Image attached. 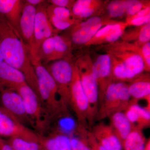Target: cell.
Returning <instances> with one entry per match:
<instances>
[{
    "mask_svg": "<svg viewBox=\"0 0 150 150\" xmlns=\"http://www.w3.org/2000/svg\"><path fill=\"white\" fill-rule=\"evenodd\" d=\"M128 26L125 22L121 21L105 25L84 46H101L116 42L121 38Z\"/></svg>",
    "mask_w": 150,
    "mask_h": 150,
    "instance_id": "obj_13",
    "label": "cell"
},
{
    "mask_svg": "<svg viewBox=\"0 0 150 150\" xmlns=\"http://www.w3.org/2000/svg\"><path fill=\"white\" fill-rule=\"evenodd\" d=\"M25 1L30 5L36 7L38 6L44 2L45 1L44 0H25Z\"/></svg>",
    "mask_w": 150,
    "mask_h": 150,
    "instance_id": "obj_38",
    "label": "cell"
},
{
    "mask_svg": "<svg viewBox=\"0 0 150 150\" xmlns=\"http://www.w3.org/2000/svg\"><path fill=\"white\" fill-rule=\"evenodd\" d=\"M150 14V6L147 7L145 8L142 9L139 11L136 14L131 16L126 17V18L128 19H135L139 18L142 17L146 16L147 15Z\"/></svg>",
    "mask_w": 150,
    "mask_h": 150,
    "instance_id": "obj_36",
    "label": "cell"
},
{
    "mask_svg": "<svg viewBox=\"0 0 150 150\" xmlns=\"http://www.w3.org/2000/svg\"><path fill=\"white\" fill-rule=\"evenodd\" d=\"M6 140L13 150H45L43 145L38 142L26 141L18 137H11Z\"/></svg>",
    "mask_w": 150,
    "mask_h": 150,
    "instance_id": "obj_28",
    "label": "cell"
},
{
    "mask_svg": "<svg viewBox=\"0 0 150 150\" xmlns=\"http://www.w3.org/2000/svg\"><path fill=\"white\" fill-rule=\"evenodd\" d=\"M145 150H150V139L147 142L146 145Z\"/></svg>",
    "mask_w": 150,
    "mask_h": 150,
    "instance_id": "obj_40",
    "label": "cell"
},
{
    "mask_svg": "<svg viewBox=\"0 0 150 150\" xmlns=\"http://www.w3.org/2000/svg\"><path fill=\"white\" fill-rule=\"evenodd\" d=\"M88 131L87 129L78 124L74 133L69 137L72 150H91L88 142Z\"/></svg>",
    "mask_w": 150,
    "mask_h": 150,
    "instance_id": "obj_26",
    "label": "cell"
},
{
    "mask_svg": "<svg viewBox=\"0 0 150 150\" xmlns=\"http://www.w3.org/2000/svg\"><path fill=\"white\" fill-rule=\"evenodd\" d=\"M121 41L134 43L141 46L150 42V23L126 31L121 38Z\"/></svg>",
    "mask_w": 150,
    "mask_h": 150,
    "instance_id": "obj_23",
    "label": "cell"
},
{
    "mask_svg": "<svg viewBox=\"0 0 150 150\" xmlns=\"http://www.w3.org/2000/svg\"><path fill=\"white\" fill-rule=\"evenodd\" d=\"M47 1L50 4L66 8L69 10L71 11L75 2L74 0H49Z\"/></svg>",
    "mask_w": 150,
    "mask_h": 150,
    "instance_id": "obj_34",
    "label": "cell"
},
{
    "mask_svg": "<svg viewBox=\"0 0 150 150\" xmlns=\"http://www.w3.org/2000/svg\"><path fill=\"white\" fill-rule=\"evenodd\" d=\"M24 1L0 0V14L4 17L17 35L22 38L20 30Z\"/></svg>",
    "mask_w": 150,
    "mask_h": 150,
    "instance_id": "obj_15",
    "label": "cell"
},
{
    "mask_svg": "<svg viewBox=\"0 0 150 150\" xmlns=\"http://www.w3.org/2000/svg\"><path fill=\"white\" fill-rule=\"evenodd\" d=\"M100 144L107 150H123L122 144L110 125L100 123L91 131Z\"/></svg>",
    "mask_w": 150,
    "mask_h": 150,
    "instance_id": "obj_16",
    "label": "cell"
},
{
    "mask_svg": "<svg viewBox=\"0 0 150 150\" xmlns=\"http://www.w3.org/2000/svg\"><path fill=\"white\" fill-rule=\"evenodd\" d=\"M130 0H114L106 6L110 18L122 17L126 15Z\"/></svg>",
    "mask_w": 150,
    "mask_h": 150,
    "instance_id": "obj_29",
    "label": "cell"
},
{
    "mask_svg": "<svg viewBox=\"0 0 150 150\" xmlns=\"http://www.w3.org/2000/svg\"><path fill=\"white\" fill-rule=\"evenodd\" d=\"M103 2L100 0L75 1L71 10L72 15L77 19L98 16L104 9Z\"/></svg>",
    "mask_w": 150,
    "mask_h": 150,
    "instance_id": "obj_18",
    "label": "cell"
},
{
    "mask_svg": "<svg viewBox=\"0 0 150 150\" xmlns=\"http://www.w3.org/2000/svg\"><path fill=\"white\" fill-rule=\"evenodd\" d=\"M47 1L36 7L34 24V45L31 55V60H37L39 49L43 42L56 33V30L51 25L47 15Z\"/></svg>",
    "mask_w": 150,
    "mask_h": 150,
    "instance_id": "obj_11",
    "label": "cell"
},
{
    "mask_svg": "<svg viewBox=\"0 0 150 150\" xmlns=\"http://www.w3.org/2000/svg\"><path fill=\"white\" fill-rule=\"evenodd\" d=\"M0 109L24 126L35 129L25 111L22 98L16 91L6 90L0 92Z\"/></svg>",
    "mask_w": 150,
    "mask_h": 150,
    "instance_id": "obj_10",
    "label": "cell"
},
{
    "mask_svg": "<svg viewBox=\"0 0 150 150\" xmlns=\"http://www.w3.org/2000/svg\"><path fill=\"white\" fill-rule=\"evenodd\" d=\"M55 45L54 61L71 58L72 44L69 38L56 34L54 36Z\"/></svg>",
    "mask_w": 150,
    "mask_h": 150,
    "instance_id": "obj_25",
    "label": "cell"
},
{
    "mask_svg": "<svg viewBox=\"0 0 150 150\" xmlns=\"http://www.w3.org/2000/svg\"><path fill=\"white\" fill-rule=\"evenodd\" d=\"M142 56L144 64L145 71H150V42L142 46Z\"/></svg>",
    "mask_w": 150,
    "mask_h": 150,
    "instance_id": "obj_32",
    "label": "cell"
},
{
    "mask_svg": "<svg viewBox=\"0 0 150 150\" xmlns=\"http://www.w3.org/2000/svg\"><path fill=\"white\" fill-rule=\"evenodd\" d=\"M150 6V1L130 0L129 7L126 10V17L134 16L142 9Z\"/></svg>",
    "mask_w": 150,
    "mask_h": 150,
    "instance_id": "obj_31",
    "label": "cell"
},
{
    "mask_svg": "<svg viewBox=\"0 0 150 150\" xmlns=\"http://www.w3.org/2000/svg\"><path fill=\"white\" fill-rule=\"evenodd\" d=\"M128 84L113 81L108 86L100 103L95 121H100L116 112H124L131 103Z\"/></svg>",
    "mask_w": 150,
    "mask_h": 150,
    "instance_id": "obj_4",
    "label": "cell"
},
{
    "mask_svg": "<svg viewBox=\"0 0 150 150\" xmlns=\"http://www.w3.org/2000/svg\"><path fill=\"white\" fill-rule=\"evenodd\" d=\"M142 129L135 125L122 144L123 150H145L147 141Z\"/></svg>",
    "mask_w": 150,
    "mask_h": 150,
    "instance_id": "obj_24",
    "label": "cell"
},
{
    "mask_svg": "<svg viewBox=\"0 0 150 150\" xmlns=\"http://www.w3.org/2000/svg\"><path fill=\"white\" fill-rule=\"evenodd\" d=\"M110 126L117 135L121 144L130 134L135 125L127 118L124 112H116L109 118Z\"/></svg>",
    "mask_w": 150,
    "mask_h": 150,
    "instance_id": "obj_22",
    "label": "cell"
},
{
    "mask_svg": "<svg viewBox=\"0 0 150 150\" xmlns=\"http://www.w3.org/2000/svg\"><path fill=\"white\" fill-rule=\"evenodd\" d=\"M4 62V61L2 52L1 48V44H0V65L2 64Z\"/></svg>",
    "mask_w": 150,
    "mask_h": 150,
    "instance_id": "obj_39",
    "label": "cell"
},
{
    "mask_svg": "<svg viewBox=\"0 0 150 150\" xmlns=\"http://www.w3.org/2000/svg\"><path fill=\"white\" fill-rule=\"evenodd\" d=\"M100 48L110 56L113 81L130 83L145 71L142 46L118 40Z\"/></svg>",
    "mask_w": 150,
    "mask_h": 150,
    "instance_id": "obj_2",
    "label": "cell"
},
{
    "mask_svg": "<svg viewBox=\"0 0 150 150\" xmlns=\"http://www.w3.org/2000/svg\"><path fill=\"white\" fill-rule=\"evenodd\" d=\"M91 150H92V149H91Z\"/></svg>",
    "mask_w": 150,
    "mask_h": 150,
    "instance_id": "obj_41",
    "label": "cell"
},
{
    "mask_svg": "<svg viewBox=\"0 0 150 150\" xmlns=\"http://www.w3.org/2000/svg\"><path fill=\"white\" fill-rule=\"evenodd\" d=\"M138 102L131 99V103L124 112L131 123L143 129L150 126V108L142 107Z\"/></svg>",
    "mask_w": 150,
    "mask_h": 150,
    "instance_id": "obj_20",
    "label": "cell"
},
{
    "mask_svg": "<svg viewBox=\"0 0 150 150\" xmlns=\"http://www.w3.org/2000/svg\"><path fill=\"white\" fill-rule=\"evenodd\" d=\"M47 15L62 20H69L74 18L69 10L66 8L52 5L48 4L47 8Z\"/></svg>",
    "mask_w": 150,
    "mask_h": 150,
    "instance_id": "obj_30",
    "label": "cell"
},
{
    "mask_svg": "<svg viewBox=\"0 0 150 150\" xmlns=\"http://www.w3.org/2000/svg\"><path fill=\"white\" fill-rule=\"evenodd\" d=\"M21 18L20 22V30L23 40L29 48L30 56L34 45V24L36 7L30 5L24 1Z\"/></svg>",
    "mask_w": 150,
    "mask_h": 150,
    "instance_id": "obj_14",
    "label": "cell"
},
{
    "mask_svg": "<svg viewBox=\"0 0 150 150\" xmlns=\"http://www.w3.org/2000/svg\"><path fill=\"white\" fill-rule=\"evenodd\" d=\"M92 71L98 86L99 105L107 87L113 81L109 55L105 54L98 56L93 62Z\"/></svg>",
    "mask_w": 150,
    "mask_h": 150,
    "instance_id": "obj_12",
    "label": "cell"
},
{
    "mask_svg": "<svg viewBox=\"0 0 150 150\" xmlns=\"http://www.w3.org/2000/svg\"><path fill=\"white\" fill-rule=\"evenodd\" d=\"M117 21L99 16L90 18L86 21L81 22L70 28V40L74 45H85L101 28Z\"/></svg>",
    "mask_w": 150,
    "mask_h": 150,
    "instance_id": "obj_9",
    "label": "cell"
},
{
    "mask_svg": "<svg viewBox=\"0 0 150 150\" xmlns=\"http://www.w3.org/2000/svg\"><path fill=\"white\" fill-rule=\"evenodd\" d=\"M74 64L71 58H66L44 65L55 81L60 103L67 109L69 106L70 85L72 79Z\"/></svg>",
    "mask_w": 150,
    "mask_h": 150,
    "instance_id": "obj_6",
    "label": "cell"
},
{
    "mask_svg": "<svg viewBox=\"0 0 150 150\" xmlns=\"http://www.w3.org/2000/svg\"><path fill=\"white\" fill-rule=\"evenodd\" d=\"M26 83L21 72L5 62L0 65V92L6 90L16 91L20 86Z\"/></svg>",
    "mask_w": 150,
    "mask_h": 150,
    "instance_id": "obj_17",
    "label": "cell"
},
{
    "mask_svg": "<svg viewBox=\"0 0 150 150\" xmlns=\"http://www.w3.org/2000/svg\"><path fill=\"white\" fill-rule=\"evenodd\" d=\"M128 90L131 99L139 101L144 99L146 107L150 108V76L142 74L128 84Z\"/></svg>",
    "mask_w": 150,
    "mask_h": 150,
    "instance_id": "obj_19",
    "label": "cell"
},
{
    "mask_svg": "<svg viewBox=\"0 0 150 150\" xmlns=\"http://www.w3.org/2000/svg\"><path fill=\"white\" fill-rule=\"evenodd\" d=\"M75 64L77 67L82 86L88 101V123L91 126L95 121L99 108V92L96 80L92 71L93 61L89 53L79 57Z\"/></svg>",
    "mask_w": 150,
    "mask_h": 150,
    "instance_id": "obj_5",
    "label": "cell"
},
{
    "mask_svg": "<svg viewBox=\"0 0 150 150\" xmlns=\"http://www.w3.org/2000/svg\"><path fill=\"white\" fill-rule=\"evenodd\" d=\"M55 45L54 37L45 40L41 45L38 55L37 60L44 65L54 61Z\"/></svg>",
    "mask_w": 150,
    "mask_h": 150,
    "instance_id": "obj_27",
    "label": "cell"
},
{
    "mask_svg": "<svg viewBox=\"0 0 150 150\" xmlns=\"http://www.w3.org/2000/svg\"><path fill=\"white\" fill-rule=\"evenodd\" d=\"M128 26L132 25L139 26L144 25L150 23V14L147 15L142 17L135 19L126 18V22Z\"/></svg>",
    "mask_w": 150,
    "mask_h": 150,
    "instance_id": "obj_33",
    "label": "cell"
},
{
    "mask_svg": "<svg viewBox=\"0 0 150 150\" xmlns=\"http://www.w3.org/2000/svg\"><path fill=\"white\" fill-rule=\"evenodd\" d=\"M0 150H13L6 140L0 137Z\"/></svg>",
    "mask_w": 150,
    "mask_h": 150,
    "instance_id": "obj_37",
    "label": "cell"
},
{
    "mask_svg": "<svg viewBox=\"0 0 150 150\" xmlns=\"http://www.w3.org/2000/svg\"><path fill=\"white\" fill-rule=\"evenodd\" d=\"M40 143L45 150H72L69 137L56 130L47 136L40 135Z\"/></svg>",
    "mask_w": 150,
    "mask_h": 150,
    "instance_id": "obj_21",
    "label": "cell"
},
{
    "mask_svg": "<svg viewBox=\"0 0 150 150\" xmlns=\"http://www.w3.org/2000/svg\"><path fill=\"white\" fill-rule=\"evenodd\" d=\"M0 44L4 62L23 74L26 83L41 101L37 77L31 62L29 48L1 14Z\"/></svg>",
    "mask_w": 150,
    "mask_h": 150,
    "instance_id": "obj_1",
    "label": "cell"
},
{
    "mask_svg": "<svg viewBox=\"0 0 150 150\" xmlns=\"http://www.w3.org/2000/svg\"><path fill=\"white\" fill-rule=\"evenodd\" d=\"M88 142L91 149L93 150H107L97 141L91 131H88L87 135Z\"/></svg>",
    "mask_w": 150,
    "mask_h": 150,
    "instance_id": "obj_35",
    "label": "cell"
},
{
    "mask_svg": "<svg viewBox=\"0 0 150 150\" xmlns=\"http://www.w3.org/2000/svg\"><path fill=\"white\" fill-rule=\"evenodd\" d=\"M31 62L37 77L41 103L51 123L69 111L60 103L55 81L44 65L38 60Z\"/></svg>",
    "mask_w": 150,
    "mask_h": 150,
    "instance_id": "obj_3",
    "label": "cell"
},
{
    "mask_svg": "<svg viewBox=\"0 0 150 150\" xmlns=\"http://www.w3.org/2000/svg\"><path fill=\"white\" fill-rule=\"evenodd\" d=\"M69 106L72 108L78 123L88 129L89 104L81 84L77 67L74 62L72 79L70 85Z\"/></svg>",
    "mask_w": 150,
    "mask_h": 150,
    "instance_id": "obj_8",
    "label": "cell"
},
{
    "mask_svg": "<svg viewBox=\"0 0 150 150\" xmlns=\"http://www.w3.org/2000/svg\"><path fill=\"white\" fill-rule=\"evenodd\" d=\"M16 91L21 97L26 113L34 123L38 133L44 135L51 121L37 95L27 83L20 86Z\"/></svg>",
    "mask_w": 150,
    "mask_h": 150,
    "instance_id": "obj_7",
    "label": "cell"
}]
</instances>
